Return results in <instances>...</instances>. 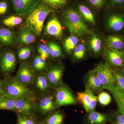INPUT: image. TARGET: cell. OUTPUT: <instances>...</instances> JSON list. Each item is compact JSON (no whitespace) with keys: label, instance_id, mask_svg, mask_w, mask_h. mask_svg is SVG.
<instances>
[{"label":"cell","instance_id":"6da1fadb","mask_svg":"<svg viewBox=\"0 0 124 124\" xmlns=\"http://www.w3.org/2000/svg\"><path fill=\"white\" fill-rule=\"evenodd\" d=\"M2 94L14 99L35 97V93L28 86L23 84L13 77L5 78L2 81Z\"/></svg>","mask_w":124,"mask_h":124},{"label":"cell","instance_id":"7a4b0ae2","mask_svg":"<svg viewBox=\"0 0 124 124\" xmlns=\"http://www.w3.org/2000/svg\"><path fill=\"white\" fill-rule=\"evenodd\" d=\"M63 14L65 25L72 35L81 37L91 33L77 10L68 9L64 10Z\"/></svg>","mask_w":124,"mask_h":124},{"label":"cell","instance_id":"3957f363","mask_svg":"<svg viewBox=\"0 0 124 124\" xmlns=\"http://www.w3.org/2000/svg\"><path fill=\"white\" fill-rule=\"evenodd\" d=\"M52 11V8L48 6L42 4L37 6L27 15L26 26L37 35H40L46 19Z\"/></svg>","mask_w":124,"mask_h":124},{"label":"cell","instance_id":"277c9868","mask_svg":"<svg viewBox=\"0 0 124 124\" xmlns=\"http://www.w3.org/2000/svg\"><path fill=\"white\" fill-rule=\"evenodd\" d=\"M93 71L101 82L103 89L110 91L116 86L113 71L107 63L99 64Z\"/></svg>","mask_w":124,"mask_h":124},{"label":"cell","instance_id":"5b68a950","mask_svg":"<svg viewBox=\"0 0 124 124\" xmlns=\"http://www.w3.org/2000/svg\"><path fill=\"white\" fill-rule=\"evenodd\" d=\"M37 108L35 97L23 98L16 100L13 111L18 113L33 115Z\"/></svg>","mask_w":124,"mask_h":124},{"label":"cell","instance_id":"8992f818","mask_svg":"<svg viewBox=\"0 0 124 124\" xmlns=\"http://www.w3.org/2000/svg\"><path fill=\"white\" fill-rule=\"evenodd\" d=\"M36 76L35 71L31 66L28 63H23L14 77L19 82L28 86L33 84Z\"/></svg>","mask_w":124,"mask_h":124},{"label":"cell","instance_id":"52a82bcc","mask_svg":"<svg viewBox=\"0 0 124 124\" xmlns=\"http://www.w3.org/2000/svg\"><path fill=\"white\" fill-rule=\"evenodd\" d=\"M55 97L58 106L72 105L76 100L71 92L66 86L62 85L57 89Z\"/></svg>","mask_w":124,"mask_h":124},{"label":"cell","instance_id":"ba28073f","mask_svg":"<svg viewBox=\"0 0 124 124\" xmlns=\"http://www.w3.org/2000/svg\"><path fill=\"white\" fill-rule=\"evenodd\" d=\"M15 11L19 16H27L37 6V0H12Z\"/></svg>","mask_w":124,"mask_h":124},{"label":"cell","instance_id":"9c48e42d","mask_svg":"<svg viewBox=\"0 0 124 124\" xmlns=\"http://www.w3.org/2000/svg\"><path fill=\"white\" fill-rule=\"evenodd\" d=\"M58 106L55 96L50 94L40 99L37 105V108L43 115H47L53 112Z\"/></svg>","mask_w":124,"mask_h":124},{"label":"cell","instance_id":"30bf717a","mask_svg":"<svg viewBox=\"0 0 124 124\" xmlns=\"http://www.w3.org/2000/svg\"><path fill=\"white\" fill-rule=\"evenodd\" d=\"M63 73V67L57 65L52 68L46 73L51 88L57 89L60 86Z\"/></svg>","mask_w":124,"mask_h":124},{"label":"cell","instance_id":"8fae6325","mask_svg":"<svg viewBox=\"0 0 124 124\" xmlns=\"http://www.w3.org/2000/svg\"><path fill=\"white\" fill-rule=\"evenodd\" d=\"M16 58L15 54L11 51L5 53L1 56L0 65L1 70L4 73L11 72L16 64Z\"/></svg>","mask_w":124,"mask_h":124},{"label":"cell","instance_id":"7c38bea8","mask_svg":"<svg viewBox=\"0 0 124 124\" xmlns=\"http://www.w3.org/2000/svg\"><path fill=\"white\" fill-rule=\"evenodd\" d=\"M106 56L108 62L113 66H121L124 61V51L110 48L106 52Z\"/></svg>","mask_w":124,"mask_h":124},{"label":"cell","instance_id":"4fadbf2b","mask_svg":"<svg viewBox=\"0 0 124 124\" xmlns=\"http://www.w3.org/2000/svg\"><path fill=\"white\" fill-rule=\"evenodd\" d=\"M33 84L36 89L42 94L48 93L51 88L46 73L36 76Z\"/></svg>","mask_w":124,"mask_h":124},{"label":"cell","instance_id":"5bb4252c","mask_svg":"<svg viewBox=\"0 0 124 124\" xmlns=\"http://www.w3.org/2000/svg\"><path fill=\"white\" fill-rule=\"evenodd\" d=\"M45 30L47 34L56 37H61L62 35V25L55 17L49 20L46 27Z\"/></svg>","mask_w":124,"mask_h":124},{"label":"cell","instance_id":"9a60e30c","mask_svg":"<svg viewBox=\"0 0 124 124\" xmlns=\"http://www.w3.org/2000/svg\"><path fill=\"white\" fill-rule=\"evenodd\" d=\"M86 88L91 91L98 92L103 89L101 82L93 71L89 73L86 81Z\"/></svg>","mask_w":124,"mask_h":124},{"label":"cell","instance_id":"2e32d148","mask_svg":"<svg viewBox=\"0 0 124 124\" xmlns=\"http://www.w3.org/2000/svg\"><path fill=\"white\" fill-rule=\"evenodd\" d=\"M108 26L113 31H119L124 27V18L121 15L113 14L108 18Z\"/></svg>","mask_w":124,"mask_h":124},{"label":"cell","instance_id":"e0dca14e","mask_svg":"<svg viewBox=\"0 0 124 124\" xmlns=\"http://www.w3.org/2000/svg\"><path fill=\"white\" fill-rule=\"evenodd\" d=\"M77 8L78 11L82 17L91 24H95L94 16L88 7L84 4H79L78 5Z\"/></svg>","mask_w":124,"mask_h":124},{"label":"cell","instance_id":"ac0fdd59","mask_svg":"<svg viewBox=\"0 0 124 124\" xmlns=\"http://www.w3.org/2000/svg\"><path fill=\"white\" fill-rule=\"evenodd\" d=\"M107 45L110 48L115 49H121L124 47V41L123 39L119 36H108L106 39Z\"/></svg>","mask_w":124,"mask_h":124},{"label":"cell","instance_id":"d6986e66","mask_svg":"<svg viewBox=\"0 0 124 124\" xmlns=\"http://www.w3.org/2000/svg\"><path fill=\"white\" fill-rule=\"evenodd\" d=\"M18 38L19 41L23 44H31L34 42L36 37L31 29L25 28L22 30L19 33Z\"/></svg>","mask_w":124,"mask_h":124},{"label":"cell","instance_id":"ffe728a7","mask_svg":"<svg viewBox=\"0 0 124 124\" xmlns=\"http://www.w3.org/2000/svg\"><path fill=\"white\" fill-rule=\"evenodd\" d=\"M14 33L9 29L0 28V42L5 45H10L13 42Z\"/></svg>","mask_w":124,"mask_h":124},{"label":"cell","instance_id":"44dd1931","mask_svg":"<svg viewBox=\"0 0 124 124\" xmlns=\"http://www.w3.org/2000/svg\"><path fill=\"white\" fill-rule=\"evenodd\" d=\"M16 100V99L2 94L0 97V110L13 111Z\"/></svg>","mask_w":124,"mask_h":124},{"label":"cell","instance_id":"7402d4cb","mask_svg":"<svg viewBox=\"0 0 124 124\" xmlns=\"http://www.w3.org/2000/svg\"><path fill=\"white\" fill-rule=\"evenodd\" d=\"M91 91L86 88L84 92L77 93V98L78 100L82 103L85 110L87 112H89V106L91 99Z\"/></svg>","mask_w":124,"mask_h":124},{"label":"cell","instance_id":"603a6c76","mask_svg":"<svg viewBox=\"0 0 124 124\" xmlns=\"http://www.w3.org/2000/svg\"><path fill=\"white\" fill-rule=\"evenodd\" d=\"M88 119L91 124H102L107 120L106 116L93 111L90 112Z\"/></svg>","mask_w":124,"mask_h":124},{"label":"cell","instance_id":"cb8c5ba5","mask_svg":"<svg viewBox=\"0 0 124 124\" xmlns=\"http://www.w3.org/2000/svg\"><path fill=\"white\" fill-rule=\"evenodd\" d=\"M33 115L18 113L17 124H38Z\"/></svg>","mask_w":124,"mask_h":124},{"label":"cell","instance_id":"d4e9b609","mask_svg":"<svg viewBox=\"0 0 124 124\" xmlns=\"http://www.w3.org/2000/svg\"><path fill=\"white\" fill-rule=\"evenodd\" d=\"M79 41L78 37L76 36H71L68 37L64 41V48L68 52H71L74 50Z\"/></svg>","mask_w":124,"mask_h":124},{"label":"cell","instance_id":"484cf974","mask_svg":"<svg viewBox=\"0 0 124 124\" xmlns=\"http://www.w3.org/2000/svg\"><path fill=\"white\" fill-rule=\"evenodd\" d=\"M63 120L62 114L60 112H56L49 116L44 124H62Z\"/></svg>","mask_w":124,"mask_h":124},{"label":"cell","instance_id":"4316f807","mask_svg":"<svg viewBox=\"0 0 124 124\" xmlns=\"http://www.w3.org/2000/svg\"><path fill=\"white\" fill-rule=\"evenodd\" d=\"M22 20L21 17L12 16L5 19L3 23L7 26L13 27L20 24L22 22Z\"/></svg>","mask_w":124,"mask_h":124},{"label":"cell","instance_id":"83f0119b","mask_svg":"<svg viewBox=\"0 0 124 124\" xmlns=\"http://www.w3.org/2000/svg\"><path fill=\"white\" fill-rule=\"evenodd\" d=\"M42 1L51 8L58 9L66 6L68 0H42Z\"/></svg>","mask_w":124,"mask_h":124},{"label":"cell","instance_id":"f1b7e54d","mask_svg":"<svg viewBox=\"0 0 124 124\" xmlns=\"http://www.w3.org/2000/svg\"><path fill=\"white\" fill-rule=\"evenodd\" d=\"M85 45L83 44L77 45L74 49L73 56L76 59L82 60L85 55Z\"/></svg>","mask_w":124,"mask_h":124},{"label":"cell","instance_id":"f546056e","mask_svg":"<svg viewBox=\"0 0 124 124\" xmlns=\"http://www.w3.org/2000/svg\"><path fill=\"white\" fill-rule=\"evenodd\" d=\"M90 47L95 53H99L101 49V42L98 37L93 36L90 41Z\"/></svg>","mask_w":124,"mask_h":124},{"label":"cell","instance_id":"4dcf8cb0","mask_svg":"<svg viewBox=\"0 0 124 124\" xmlns=\"http://www.w3.org/2000/svg\"><path fill=\"white\" fill-rule=\"evenodd\" d=\"M48 48L50 55L53 57L58 58L62 55V52L61 48L57 44L53 42H49Z\"/></svg>","mask_w":124,"mask_h":124},{"label":"cell","instance_id":"1f68e13d","mask_svg":"<svg viewBox=\"0 0 124 124\" xmlns=\"http://www.w3.org/2000/svg\"><path fill=\"white\" fill-rule=\"evenodd\" d=\"M113 73L116 86L120 91L124 93V74L115 71H113Z\"/></svg>","mask_w":124,"mask_h":124},{"label":"cell","instance_id":"d6a6232c","mask_svg":"<svg viewBox=\"0 0 124 124\" xmlns=\"http://www.w3.org/2000/svg\"><path fill=\"white\" fill-rule=\"evenodd\" d=\"M45 59L42 58L40 56H37L34 59L33 62V67L37 71L44 70L46 65Z\"/></svg>","mask_w":124,"mask_h":124},{"label":"cell","instance_id":"836d02e7","mask_svg":"<svg viewBox=\"0 0 124 124\" xmlns=\"http://www.w3.org/2000/svg\"><path fill=\"white\" fill-rule=\"evenodd\" d=\"M98 99L99 102L101 105L106 106L110 103L111 97L108 93L102 92L99 94Z\"/></svg>","mask_w":124,"mask_h":124},{"label":"cell","instance_id":"e575fe53","mask_svg":"<svg viewBox=\"0 0 124 124\" xmlns=\"http://www.w3.org/2000/svg\"><path fill=\"white\" fill-rule=\"evenodd\" d=\"M38 51L40 54L41 57L45 60L50 55L48 46L46 45H41L38 48Z\"/></svg>","mask_w":124,"mask_h":124},{"label":"cell","instance_id":"d590c367","mask_svg":"<svg viewBox=\"0 0 124 124\" xmlns=\"http://www.w3.org/2000/svg\"><path fill=\"white\" fill-rule=\"evenodd\" d=\"M31 53V49L28 48H23L19 50L18 54L19 58L21 60H25L30 57Z\"/></svg>","mask_w":124,"mask_h":124},{"label":"cell","instance_id":"8d00e7d4","mask_svg":"<svg viewBox=\"0 0 124 124\" xmlns=\"http://www.w3.org/2000/svg\"><path fill=\"white\" fill-rule=\"evenodd\" d=\"M91 5L95 8L100 9L104 6L106 0H88Z\"/></svg>","mask_w":124,"mask_h":124},{"label":"cell","instance_id":"74e56055","mask_svg":"<svg viewBox=\"0 0 124 124\" xmlns=\"http://www.w3.org/2000/svg\"><path fill=\"white\" fill-rule=\"evenodd\" d=\"M91 95V99H90V103L89 106V112H91L94 110L96 105H97V98L93 93V92L91 91L90 92Z\"/></svg>","mask_w":124,"mask_h":124},{"label":"cell","instance_id":"f35d334b","mask_svg":"<svg viewBox=\"0 0 124 124\" xmlns=\"http://www.w3.org/2000/svg\"><path fill=\"white\" fill-rule=\"evenodd\" d=\"M8 8V5L5 1L0 2V15H4L6 13Z\"/></svg>","mask_w":124,"mask_h":124},{"label":"cell","instance_id":"ab89813d","mask_svg":"<svg viewBox=\"0 0 124 124\" xmlns=\"http://www.w3.org/2000/svg\"><path fill=\"white\" fill-rule=\"evenodd\" d=\"M109 5L112 7L120 6L124 4V0H108Z\"/></svg>","mask_w":124,"mask_h":124},{"label":"cell","instance_id":"60d3db41","mask_svg":"<svg viewBox=\"0 0 124 124\" xmlns=\"http://www.w3.org/2000/svg\"><path fill=\"white\" fill-rule=\"evenodd\" d=\"M116 120L117 124H124V115L120 113L116 116Z\"/></svg>","mask_w":124,"mask_h":124},{"label":"cell","instance_id":"b9f144b4","mask_svg":"<svg viewBox=\"0 0 124 124\" xmlns=\"http://www.w3.org/2000/svg\"><path fill=\"white\" fill-rule=\"evenodd\" d=\"M1 85H2V81L0 79V93H1L2 94V91L1 89Z\"/></svg>","mask_w":124,"mask_h":124},{"label":"cell","instance_id":"7bdbcfd3","mask_svg":"<svg viewBox=\"0 0 124 124\" xmlns=\"http://www.w3.org/2000/svg\"><path fill=\"white\" fill-rule=\"evenodd\" d=\"M2 94H1V93H0V97L1 96V95H2Z\"/></svg>","mask_w":124,"mask_h":124},{"label":"cell","instance_id":"ee69618b","mask_svg":"<svg viewBox=\"0 0 124 124\" xmlns=\"http://www.w3.org/2000/svg\"><path fill=\"white\" fill-rule=\"evenodd\" d=\"M38 124H42V123H38Z\"/></svg>","mask_w":124,"mask_h":124},{"label":"cell","instance_id":"f6af8a7d","mask_svg":"<svg viewBox=\"0 0 124 124\" xmlns=\"http://www.w3.org/2000/svg\"></svg>","mask_w":124,"mask_h":124},{"label":"cell","instance_id":"bcb514c9","mask_svg":"<svg viewBox=\"0 0 124 124\" xmlns=\"http://www.w3.org/2000/svg\"><path fill=\"white\" fill-rule=\"evenodd\" d=\"M123 115H124V113H123Z\"/></svg>","mask_w":124,"mask_h":124}]
</instances>
